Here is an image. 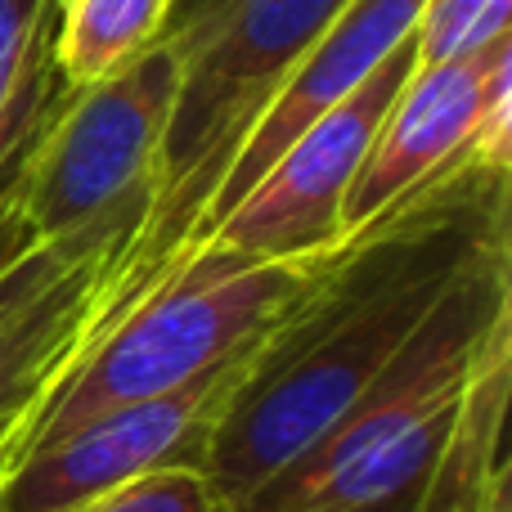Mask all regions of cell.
Here are the masks:
<instances>
[{
    "instance_id": "9a60e30c",
    "label": "cell",
    "mask_w": 512,
    "mask_h": 512,
    "mask_svg": "<svg viewBox=\"0 0 512 512\" xmlns=\"http://www.w3.org/2000/svg\"><path fill=\"white\" fill-rule=\"evenodd\" d=\"M512 23V0H423L414 23V63L432 68V63L468 59V54L495 45L508 36Z\"/></svg>"
},
{
    "instance_id": "277c9868",
    "label": "cell",
    "mask_w": 512,
    "mask_h": 512,
    "mask_svg": "<svg viewBox=\"0 0 512 512\" xmlns=\"http://www.w3.org/2000/svg\"><path fill=\"white\" fill-rule=\"evenodd\" d=\"M176 86L180 54L167 36L95 86H63L18 171V216L36 243L99 256L113 274L158 198Z\"/></svg>"
},
{
    "instance_id": "8992f818",
    "label": "cell",
    "mask_w": 512,
    "mask_h": 512,
    "mask_svg": "<svg viewBox=\"0 0 512 512\" xmlns=\"http://www.w3.org/2000/svg\"><path fill=\"white\" fill-rule=\"evenodd\" d=\"M414 72V41H400L342 104L310 122L270 171L216 221L203 243L256 261L319 265L342 252V203L387 108Z\"/></svg>"
},
{
    "instance_id": "7a4b0ae2",
    "label": "cell",
    "mask_w": 512,
    "mask_h": 512,
    "mask_svg": "<svg viewBox=\"0 0 512 512\" xmlns=\"http://www.w3.org/2000/svg\"><path fill=\"white\" fill-rule=\"evenodd\" d=\"M324 270L328 261H256L221 243L180 248L140 297L81 342L72 364L9 436L5 472L113 409L158 400L234 360L261 342Z\"/></svg>"
},
{
    "instance_id": "ba28073f",
    "label": "cell",
    "mask_w": 512,
    "mask_h": 512,
    "mask_svg": "<svg viewBox=\"0 0 512 512\" xmlns=\"http://www.w3.org/2000/svg\"><path fill=\"white\" fill-rule=\"evenodd\" d=\"M512 36V32H508ZM504 41V36H499ZM495 41V45H499ZM468 54V59L432 63V68L409 72L396 104L387 108L360 171L351 180V194L342 203V248L409 207L414 198H427L445 189L450 180L468 176V140L477 122L481 77H486L490 50Z\"/></svg>"
},
{
    "instance_id": "5bb4252c",
    "label": "cell",
    "mask_w": 512,
    "mask_h": 512,
    "mask_svg": "<svg viewBox=\"0 0 512 512\" xmlns=\"http://www.w3.org/2000/svg\"><path fill=\"white\" fill-rule=\"evenodd\" d=\"M86 274H104L108 261L99 256H81L63 243H32L18 252L9 265H0V355L23 337V328L59 297L68 283L86 279Z\"/></svg>"
},
{
    "instance_id": "9c48e42d",
    "label": "cell",
    "mask_w": 512,
    "mask_h": 512,
    "mask_svg": "<svg viewBox=\"0 0 512 512\" xmlns=\"http://www.w3.org/2000/svg\"><path fill=\"white\" fill-rule=\"evenodd\" d=\"M418 9H423V0H346V9L328 23V32L301 54V63L288 72L279 95L256 117V126L248 131V140L239 144V153H234L212 207H207V216L198 221L194 239H189L185 248H198V243L216 230V221L279 162V153L288 149L310 122H319L333 104H342L400 41L414 36Z\"/></svg>"
},
{
    "instance_id": "8fae6325",
    "label": "cell",
    "mask_w": 512,
    "mask_h": 512,
    "mask_svg": "<svg viewBox=\"0 0 512 512\" xmlns=\"http://www.w3.org/2000/svg\"><path fill=\"white\" fill-rule=\"evenodd\" d=\"M54 0H0V198L14 189L45 113L59 99Z\"/></svg>"
},
{
    "instance_id": "2e32d148",
    "label": "cell",
    "mask_w": 512,
    "mask_h": 512,
    "mask_svg": "<svg viewBox=\"0 0 512 512\" xmlns=\"http://www.w3.org/2000/svg\"><path fill=\"white\" fill-rule=\"evenodd\" d=\"M468 158L481 176H508L512 158V36L490 50L486 77H481L477 122H472Z\"/></svg>"
},
{
    "instance_id": "e0dca14e",
    "label": "cell",
    "mask_w": 512,
    "mask_h": 512,
    "mask_svg": "<svg viewBox=\"0 0 512 512\" xmlns=\"http://www.w3.org/2000/svg\"><path fill=\"white\" fill-rule=\"evenodd\" d=\"M63 512H230L221 504V495L212 490V481L203 472L189 468H167L135 477L126 486L108 490V495L90 499V504L63 508Z\"/></svg>"
},
{
    "instance_id": "ffe728a7",
    "label": "cell",
    "mask_w": 512,
    "mask_h": 512,
    "mask_svg": "<svg viewBox=\"0 0 512 512\" xmlns=\"http://www.w3.org/2000/svg\"><path fill=\"white\" fill-rule=\"evenodd\" d=\"M0 477H5V463H0Z\"/></svg>"
},
{
    "instance_id": "30bf717a",
    "label": "cell",
    "mask_w": 512,
    "mask_h": 512,
    "mask_svg": "<svg viewBox=\"0 0 512 512\" xmlns=\"http://www.w3.org/2000/svg\"><path fill=\"white\" fill-rule=\"evenodd\" d=\"M512 315L490 328L472 360L450 441H445L436 472L423 490L418 512H486L490 490L504 477V423H508V373H512Z\"/></svg>"
},
{
    "instance_id": "4fadbf2b",
    "label": "cell",
    "mask_w": 512,
    "mask_h": 512,
    "mask_svg": "<svg viewBox=\"0 0 512 512\" xmlns=\"http://www.w3.org/2000/svg\"><path fill=\"white\" fill-rule=\"evenodd\" d=\"M176 0H68L54 32V72L68 90L95 86L162 36Z\"/></svg>"
},
{
    "instance_id": "d6986e66",
    "label": "cell",
    "mask_w": 512,
    "mask_h": 512,
    "mask_svg": "<svg viewBox=\"0 0 512 512\" xmlns=\"http://www.w3.org/2000/svg\"><path fill=\"white\" fill-rule=\"evenodd\" d=\"M54 5H59V9H63V5H68V0H54Z\"/></svg>"
},
{
    "instance_id": "52a82bcc",
    "label": "cell",
    "mask_w": 512,
    "mask_h": 512,
    "mask_svg": "<svg viewBox=\"0 0 512 512\" xmlns=\"http://www.w3.org/2000/svg\"><path fill=\"white\" fill-rule=\"evenodd\" d=\"M261 342L167 396L113 409L63 441L18 459L0 477V512H63L149 472H203L216 423L243 387Z\"/></svg>"
},
{
    "instance_id": "ac0fdd59",
    "label": "cell",
    "mask_w": 512,
    "mask_h": 512,
    "mask_svg": "<svg viewBox=\"0 0 512 512\" xmlns=\"http://www.w3.org/2000/svg\"><path fill=\"white\" fill-rule=\"evenodd\" d=\"M32 230L23 225V216H18V180L14 189H9L5 198H0V265H9L18 252L32 248Z\"/></svg>"
},
{
    "instance_id": "5b68a950",
    "label": "cell",
    "mask_w": 512,
    "mask_h": 512,
    "mask_svg": "<svg viewBox=\"0 0 512 512\" xmlns=\"http://www.w3.org/2000/svg\"><path fill=\"white\" fill-rule=\"evenodd\" d=\"M499 319H508V234L490 239L463 261L441 301L387 360V369L360 391V400L234 512H292L333 472L351 468L355 459L450 409L468 387L472 360Z\"/></svg>"
},
{
    "instance_id": "6da1fadb",
    "label": "cell",
    "mask_w": 512,
    "mask_h": 512,
    "mask_svg": "<svg viewBox=\"0 0 512 512\" xmlns=\"http://www.w3.org/2000/svg\"><path fill=\"white\" fill-rule=\"evenodd\" d=\"M504 234V176H468L346 243L274 324L212 432L203 477L239 508L387 369L477 248Z\"/></svg>"
},
{
    "instance_id": "7c38bea8",
    "label": "cell",
    "mask_w": 512,
    "mask_h": 512,
    "mask_svg": "<svg viewBox=\"0 0 512 512\" xmlns=\"http://www.w3.org/2000/svg\"><path fill=\"white\" fill-rule=\"evenodd\" d=\"M99 301H104V274L68 283L0 355V463H5V445L18 432V423L32 414V405L81 351L90 324L99 319Z\"/></svg>"
},
{
    "instance_id": "3957f363",
    "label": "cell",
    "mask_w": 512,
    "mask_h": 512,
    "mask_svg": "<svg viewBox=\"0 0 512 512\" xmlns=\"http://www.w3.org/2000/svg\"><path fill=\"white\" fill-rule=\"evenodd\" d=\"M342 9L346 0H194L180 23L162 27L180 54V86L162 144L158 198L140 239L104 279L95 328L140 297L194 239L256 117Z\"/></svg>"
}]
</instances>
